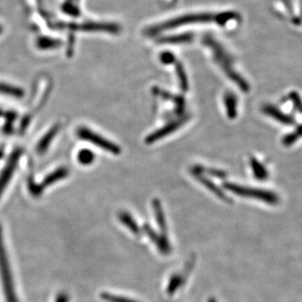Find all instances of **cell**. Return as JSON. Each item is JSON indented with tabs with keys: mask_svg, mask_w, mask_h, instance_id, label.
Returning <instances> with one entry per match:
<instances>
[{
	"mask_svg": "<svg viewBox=\"0 0 302 302\" xmlns=\"http://www.w3.org/2000/svg\"><path fill=\"white\" fill-rule=\"evenodd\" d=\"M237 15L234 13H224L219 15H211V14H195V15H187L180 17L175 18L173 20L166 22L160 23L154 25L146 30L145 33L148 35H155L165 30H172L182 25L197 23L216 22L219 25H225L229 20H234Z\"/></svg>",
	"mask_w": 302,
	"mask_h": 302,
	"instance_id": "6da1fadb",
	"label": "cell"
},
{
	"mask_svg": "<svg viewBox=\"0 0 302 302\" xmlns=\"http://www.w3.org/2000/svg\"><path fill=\"white\" fill-rule=\"evenodd\" d=\"M203 43L206 47H209L211 51L215 62L221 67L222 70L226 74L227 76L230 78L233 82L238 87V89L243 93H248L250 90L249 84L247 82L243 76L239 75L234 68V60L231 56L224 49V47L216 39L211 36H206L204 38Z\"/></svg>",
	"mask_w": 302,
	"mask_h": 302,
	"instance_id": "7a4b0ae2",
	"label": "cell"
},
{
	"mask_svg": "<svg viewBox=\"0 0 302 302\" xmlns=\"http://www.w3.org/2000/svg\"><path fill=\"white\" fill-rule=\"evenodd\" d=\"M0 279L2 284L3 292L6 302H19L15 290V280L13 277L10 258L5 247L2 227L0 225Z\"/></svg>",
	"mask_w": 302,
	"mask_h": 302,
	"instance_id": "3957f363",
	"label": "cell"
},
{
	"mask_svg": "<svg viewBox=\"0 0 302 302\" xmlns=\"http://www.w3.org/2000/svg\"><path fill=\"white\" fill-rule=\"evenodd\" d=\"M224 187L229 192L237 195L238 197L260 200V201H264L270 205H277L280 201L277 195L270 191L253 188V187H243V186L230 183V182H225Z\"/></svg>",
	"mask_w": 302,
	"mask_h": 302,
	"instance_id": "277c9868",
	"label": "cell"
},
{
	"mask_svg": "<svg viewBox=\"0 0 302 302\" xmlns=\"http://www.w3.org/2000/svg\"><path fill=\"white\" fill-rule=\"evenodd\" d=\"M77 136L81 140H86L89 142L94 144L102 150H106L112 153L113 155H118L122 152L121 148L114 143L111 142L110 140H107L105 138L101 136L99 134L95 133L91 130L86 127H80L76 131Z\"/></svg>",
	"mask_w": 302,
	"mask_h": 302,
	"instance_id": "5b68a950",
	"label": "cell"
},
{
	"mask_svg": "<svg viewBox=\"0 0 302 302\" xmlns=\"http://www.w3.org/2000/svg\"><path fill=\"white\" fill-rule=\"evenodd\" d=\"M190 115H182L179 118L176 120L169 122L167 124L163 126L162 128H159L157 131L150 134L149 136L145 139V143L147 145H151L153 143L157 142L158 140H161L163 138L166 137L168 135L177 131L178 128H181L182 126L184 125L187 121L189 120Z\"/></svg>",
	"mask_w": 302,
	"mask_h": 302,
	"instance_id": "8992f818",
	"label": "cell"
},
{
	"mask_svg": "<svg viewBox=\"0 0 302 302\" xmlns=\"http://www.w3.org/2000/svg\"><path fill=\"white\" fill-rule=\"evenodd\" d=\"M22 153V149H20V148L16 149L10 155L7 164L0 174V197L2 196V193L7 187V185L9 184V182H10V180L12 178L13 174L17 167L19 160L21 157Z\"/></svg>",
	"mask_w": 302,
	"mask_h": 302,
	"instance_id": "52a82bcc",
	"label": "cell"
},
{
	"mask_svg": "<svg viewBox=\"0 0 302 302\" xmlns=\"http://www.w3.org/2000/svg\"><path fill=\"white\" fill-rule=\"evenodd\" d=\"M143 230L145 232V234L149 237L150 240L155 243V245L156 246L158 250H159L160 253H162L163 255H169V253H171V246H170V243H169L167 235L157 234L147 224H144Z\"/></svg>",
	"mask_w": 302,
	"mask_h": 302,
	"instance_id": "ba28073f",
	"label": "cell"
},
{
	"mask_svg": "<svg viewBox=\"0 0 302 302\" xmlns=\"http://www.w3.org/2000/svg\"><path fill=\"white\" fill-rule=\"evenodd\" d=\"M262 111L266 115L270 116L271 118L277 120L280 123H284L286 125H292L295 123V119L291 116L288 115L286 113H283L282 111L278 109L275 106L266 104L263 106Z\"/></svg>",
	"mask_w": 302,
	"mask_h": 302,
	"instance_id": "9c48e42d",
	"label": "cell"
},
{
	"mask_svg": "<svg viewBox=\"0 0 302 302\" xmlns=\"http://www.w3.org/2000/svg\"><path fill=\"white\" fill-rule=\"evenodd\" d=\"M154 93L158 96L161 97L164 99H167L174 103L176 106L175 113L178 115H183V112L185 110V99L182 95H175L169 94L168 92L160 89H154Z\"/></svg>",
	"mask_w": 302,
	"mask_h": 302,
	"instance_id": "30bf717a",
	"label": "cell"
},
{
	"mask_svg": "<svg viewBox=\"0 0 302 302\" xmlns=\"http://www.w3.org/2000/svg\"><path fill=\"white\" fill-rule=\"evenodd\" d=\"M197 178V181L203 185L204 187H206V189H208L210 192H212L214 195H216L217 197H219V199L223 200L227 203H232V199L230 197H228L225 192L223 190L220 189L218 186H217L214 182H211V180L206 178L204 174L196 175L194 176Z\"/></svg>",
	"mask_w": 302,
	"mask_h": 302,
	"instance_id": "8fae6325",
	"label": "cell"
},
{
	"mask_svg": "<svg viewBox=\"0 0 302 302\" xmlns=\"http://www.w3.org/2000/svg\"><path fill=\"white\" fill-rule=\"evenodd\" d=\"M153 209L155 212V219L160 230V234L167 235V225L165 222V213L163 211L162 204L159 199H154L152 201Z\"/></svg>",
	"mask_w": 302,
	"mask_h": 302,
	"instance_id": "7c38bea8",
	"label": "cell"
},
{
	"mask_svg": "<svg viewBox=\"0 0 302 302\" xmlns=\"http://www.w3.org/2000/svg\"><path fill=\"white\" fill-rule=\"evenodd\" d=\"M224 105L227 116L230 119H234L238 114V99L234 93L229 92L224 95Z\"/></svg>",
	"mask_w": 302,
	"mask_h": 302,
	"instance_id": "4fadbf2b",
	"label": "cell"
},
{
	"mask_svg": "<svg viewBox=\"0 0 302 302\" xmlns=\"http://www.w3.org/2000/svg\"><path fill=\"white\" fill-rule=\"evenodd\" d=\"M187 275H188V270H186L184 274L177 273V274L172 275L170 279H169L167 287H166V293H167L168 295H174L175 293L179 290V288L184 284L185 280L187 279Z\"/></svg>",
	"mask_w": 302,
	"mask_h": 302,
	"instance_id": "5bb4252c",
	"label": "cell"
},
{
	"mask_svg": "<svg viewBox=\"0 0 302 302\" xmlns=\"http://www.w3.org/2000/svg\"><path fill=\"white\" fill-rule=\"evenodd\" d=\"M118 219L120 223L124 225L132 234L136 236H140L141 234V229L138 225L137 223L134 219L133 217L127 211H121L118 213Z\"/></svg>",
	"mask_w": 302,
	"mask_h": 302,
	"instance_id": "9a60e30c",
	"label": "cell"
},
{
	"mask_svg": "<svg viewBox=\"0 0 302 302\" xmlns=\"http://www.w3.org/2000/svg\"><path fill=\"white\" fill-rule=\"evenodd\" d=\"M58 131H59V126L56 125L54 127H52L48 131V133L46 134L41 140H39V142L38 143L36 147V151L39 155H42L43 153L47 151V149L49 147L50 144L52 143V140L57 135Z\"/></svg>",
	"mask_w": 302,
	"mask_h": 302,
	"instance_id": "2e32d148",
	"label": "cell"
},
{
	"mask_svg": "<svg viewBox=\"0 0 302 302\" xmlns=\"http://www.w3.org/2000/svg\"><path fill=\"white\" fill-rule=\"evenodd\" d=\"M68 169L67 168L62 167L58 168L56 169L54 172H52L51 174L48 175L42 183V189H44L46 187H49L51 185L54 184L55 182H57L59 180L64 179L65 177L68 176Z\"/></svg>",
	"mask_w": 302,
	"mask_h": 302,
	"instance_id": "e0dca14e",
	"label": "cell"
},
{
	"mask_svg": "<svg viewBox=\"0 0 302 302\" xmlns=\"http://www.w3.org/2000/svg\"><path fill=\"white\" fill-rule=\"evenodd\" d=\"M250 165L252 170H253V176L256 179L265 181L268 178L269 174L267 169L257 159L253 157L251 158Z\"/></svg>",
	"mask_w": 302,
	"mask_h": 302,
	"instance_id": "ac0fdd59",
	"label": "cell"
},
{
	"mask_svg": "<svg viewBox=\"0 0 302 302\" xmlns=\"http://www.w3.org/2000/svg\"><path fill=\"white\" fill-rule=\"evenodd\" d=\"M176 71H177L178 80H179L180 89L183 93H187L189 91V81H188L187 73H186V71H185L182 63L177 62Z\"/></svg>",
	"mask_w": 302,
	"mask_h": 302,
	"instance_id": "d6986e66",
	"label": "cell"
},
{
	"mask_svg": "<svg viewBox=\"0 0 302 302\" xmlns=\"http://www.w3.org/2000/svg\"><path fill=\"white\" fill-rule=\"evenodd\" d=\"M193 35L191 34H179L175 36L165 37L160 40V43H169V44H180L192 41Z\"/></svg>",
	"mask_w": 302,
	"mask_h": 302,
	"instance_id": "ffe728a7",
	"label": "cell"
},
{
	"mask_svg": "<svg viewBox=\"0 0 302 302\" xmlns=\"http://www.w3.org/2000/svg\"><path fill=\"white\" fill-rule=\"evenodd\" d=\"M77 160H78L79 163H81V165H90L95 160V155L92 152L91 150L84 149V150L79 151L78 155H77Z\"/></svg>",
	"mask_w": 302,
	"mask_h": 302,
	"instance_id": "44dd1931",
	"label": "cell"
},
{
	"mask_svg": "<svg viewBox=\"0 0 302 302\" xmlns=\"http://www.w3.org/2000/svg\"><path fill=\"white\" fill-rule=\"evenodd\" d=\"M100 297L106 302H139L138 300H133L131 298L120 296L109 292H103L100 295Z\"/></svg>",
	"mask_w": 302,
	"mask_h": 302,
	"instance_id": "7402d4cb",
	"label": "cell"
},
{
	"mask_svg": "<svg viewBox=\"0 0 302 302\" xmlns=\"http://www.w3.org/2000/svg\"><path fill=\"white\" fill-rule=\"evenodd\" d=\"M290 99L295 109L302 114V99L300 95L296 92H291L290 94Z\"/></svg>",
	"mask_w": 302,
	"mask_h": 302,
	"instance_id": "603a6c76",
	"label": "cell"
},
{
	"mask_svg": "<svg viewBox=\"0 0 302 302\" xmlns=\"http://www.w3.org/2000/svg\"><path fill=\"white\" fill-rule=\"evenodd\" d=\"M160 62L165 65H170L176 62V57L169 52H163L160 55Z\"/></svg>",
	"mask_w": 302,
	"mask_h": 302,
	"instance_id": "cb8c5ba5",
	"label": "cell"
},
{
	"mask_svg": "<svg viewBox=\"0 0 302 302\" xmlns=\"http://www.w3.org/2000/svg\"><path fill=\"white\" fill-rule=\"evenodd\" d=\"M202 172H203V174H205V173H208L211 177L220 178V179H224V178L227 177L226 173L223 171V170H220V169H206L205 167H202Z\"/></svg>",
	"mask_w": 302,
	"mask_h": 302,
	"instance_id": "d4e9b609",
	"label": "cell"
},
{
	"mask_svg": "<svg viewBox=\"0 0 302 302\" xmlns=\"http://www.w3.org/2000/svg\"><path fill=\"white\" fill-rule=\"evenodd\" d=\"M298 139H299L298 135L295 134V132H294L290 135H285V137L283 138V144L286 146H290V145H293Z\"/></svg>",
	"mask_w": 302,
	"mask_h": 302,
	"instance_id": "484cf974",
	"label": "cell"
},
{
	"mask_svg": "<svg viewBox=\"0 0 302 302\" xmlns=\"http://www.w3.org/2000/svg\"><path fill=\"white\" fill-rule=\"evenodd\" d=\"M70 295L68 293L62 291L57 294V297L55 299V302H70Z\"/></svg>",
	"mask_w": 302,
	"mask_h": 302,
	"instance_id": "4316f807",
	"label": "cell"
},
{
	"mask_svg": "<svg viewBox=\"0 0 302 302\" xmlns=\"http://www.w3.org/2000/svg\"><path fill=\"white\" fill-rule=\"evenodd\" d=\"M295 134L298 135V137L302 136V125H300V127L297 128V131H295Z\"/></svg>",
	"mask_w": 302,
	"mask_h": 302,
	"instance_id": "83f0119b",
	"label": "cell"
},
{
	"mask_svg": "<svg viewBox=\"0 0 302 302\" xmlns=\"http://www.w3.org/2000/svg\"><path fill=\"white\" fill-rule=\"evenodd\" d=\"M208 302H218V301H217V300H216V299H215V298L211 297V298H210V299H209Z\"/></svg>",
	"mask_w": 302,
	"mask_h": 302,
	"instance_id": "f1b7e54d",
	"label": "cell"
},
{
	"mask_svg": "<svg viewBox=\"0 0 302 302\" xmlns=\"http://www.w3.org/2000/svg\"><path fill=\"white\" fill-rule=\"evenodd\" d=\"M1 116H5V113L3 112V110H1V109H0V117H1Z\"/></svg>",
	"mask_w": 302,
	"mask_h": 302,
	"instance_id": "f546056e",
	"label": "cell"
}]
</instances>
